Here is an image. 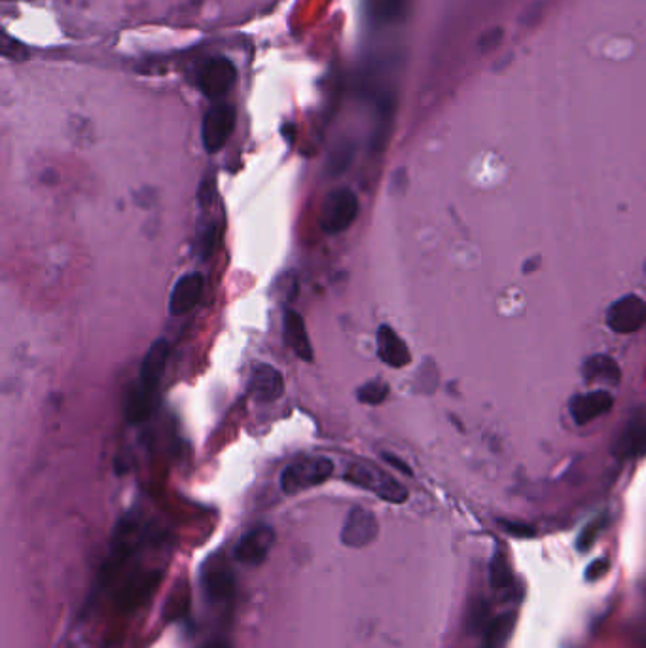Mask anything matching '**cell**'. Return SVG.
<instances>
[{
  "mask_svg": "<svg viewBox=\"0 0 646 648\" xmlns=\"http://www.w3.org/2000/svg\"><path fill=\"white\" fill-rule=\"evenodd\" d=\"M345 480L353 486L362 487L370 493H374L381 501L391 504H402L408 501V489L402 486L396 478L389 476L387 472L379 468L366 465V463H355L347 468Z\"/></svg>",
  "mask_w": 646,
  "mask_h": 648,
  "instance_id": "1",
  "label": "cell"
},
{
  "mask_svg": "<svg viewBox=\"0 0 646 648\" xmlns=\"http://www.w3.org/2000/svg\"><path fill=\"white\" fill-rule=\"evenodd\" d=\"M334 472V463L326 457H306L288 465L279 486L285 495H298L311 487L321 486Z\"/></svg>",
  "mask_w": 646,
  "mask_h": 648,
  "instance_id": "2",
  "label": "cell"
},
{
  "mask_svg": "<svg viewBox=\"0 0 646 648\" xmlns=\"http://www.w3.org/2000/svg\"><path fill=\"white\" fill-rule=\"evenodd\" d=\"M198 90L211 101L224 99L230 91L234 90L237 82V67L232 59L224 55L209 57L201 63L198 69Z\"/></svg>",
  "mask_w": 646,
  "mask_h": 648,
  "instance_id": "3",
  "label": "cell"
},
{
  "mask_svg": "<svg viewBox=\"0 0 646 648\" xmlns=\"http://www.w3.org/2000/svg\"><path fill=\"white\" fill-rule=\"evenodd\" d=\"M359 215V198L349 188H336L324 198L321 228L326 234H341L353 226Z\"/></svg>",
  "mask_w": 646,
  "mask_h": 648,
  "instance_id": "4",
  "label": "cell"
},
{
  "mask_svg": "<svg viewBox=\"0 0 646 648\" xmlns=\"http://www.w3.org/2000/svg\"><path fill=\"white\" fill-rule=\"evenodd\" d=\"M237 112L230 103H216L207 110L201 122V143L209 154L220 152L234 135Z\"/></svg>",
  "mask_w": 646,
  "mask_h": 648,
  "instance_id": "5",
  "label": "cell"
},
{
  "mask_svg": "<svg viewBox=\"0 0 646 648\" xmlns=\"http://www.w3.org/2000/svg\"><path fill=\"white\" fill-rule=\"evenodd\" d=\"M377 535H379V522L376 514L364 506H353L341 527V544L359 550L364 546H370L377 539Z\"/></svg>",
  "mask_w": 646,
  "mask_h": 648,
  "instance_id": "6",
  "label": "cell"
},
{
  "mask_svg": "<svg viewBox=\"0 0 646 648\" xmlns=\"http://www.w3.org/2000/svg\"><path fill=\"white\" fill-rule=\"evenodd\" d=\"M167 360H169V343L165 340L152 343L141 362L139 385L135 387V393L154 402L167 368Z\"/></svg>",
  "mask_w": 646,
  "mask_h": 648,
  "instance_id": "7",
  "label": "cell"
},
{
  "mask_svg": "<svg viewBox=\"0 0 646 648\" xmlns=\"http://www.w3.org/2000/svg\"><path fill=\"white\" fill-rule=\"evenodd\" d=\"M273 542H275L273 527H270V525H256V527L249 529L235 544L234 558L243 565L256 567V565L264 563V559L270 556Z\"/></svg>",
  "mask_w": 646,
  "mask_h": 648,
  "instance_id": "8",
  "label": "cell"
},
{
  "mask_svg": "<svg viewBox=\"0 0 646 648\" xmlns=\"http://www.w3.org/2000/svg\"><path fill=\"white\" fill-rule=\"evenodd\" d=\"M646 319V304L635 294L618 298L607 311V324L618 334L637 332Z\"/></svg>",
  "mask_w": 646,
  "mask_h": 648,
  "instance_id": "9",
  "label": "cell"
},
{
  "mask_svg": "<svg viewBox=\"0 0 646 648\" xmlns=\"http://www.w3.org/2000/svg\"><path fill=\"white\" fill-rule=\"evenodd\" d=\"M249 393L258 402H275L285 395V378L271 364L258 362L249 378Z\"/></svg>",
  "mask_w": 646,
  "mask_h": 648,
  "instance_id": "10",
  "label": "cell"
},
{
  "mask_svg": "<svg viewBox=\"0 0 646 648\" xmlns=\"http://www.w3.org/2000/svg\"><path fill=\"white\" fill-rule=\"evenodd\" d=\"M203 288H205V281L199 271L182 275L169 296V313L173 317H182V315L190 313L194 307L198 306Z\"/></svg>",
  "mask_w": 646,
  "mask_h": 648,
  "instance_id": "11",
  "label": "cell"
},
{
  "mask_svg": "<svg viewBox=\"0 0 646 648\" xmlns=\"http://www.w3.org/2000/svg\"><path fill=\"white\" fill-rule=\"evenodd\" d=\"M612 406H614V396L605 389H599V391H592V393L576 395L571 400L569 410H571L576 425H588V423H592L593 419H597L599 415L611 412Z\"/></svg>",
  "mask_w": 646,
  "mask_h": 648,
  "instance_id": "12",
  "label": "cell"
},
{
  "mask_svg": "<svg viewBox=\"0 0 646 648\" xmlns=\"http://www.w3.org/2000/svg\"><path fill=\"white\" fill-rule=\"evenodd\" d=\"M377 357L391 368H404L412 362L408 345L389 324H381L377 330Z\"/></svg>",
  "mask_w": 646,
  "mask_h": 648,
  "instance_id": "13",
  "label": "cell"
},
{
  "mask_svg": "<svg viewBox=\"0 0 646 648\" xmlns=\"http://www.w3.org/2000/svg\"><path fill=\"white\" fill-rule=\"evenodd\" d=\"M283 336L288 347L306 362H313V345L307 334V326L300 313L287 309L283 317Z\"/></svg>",
  "mask_w": 646,
  "mask_h": 648,
  "instance_id": "14",
  "label": "cell"
},
{
  "mask_svg": "<svg viewBox=\"0 0 646 648\" xmlns=\"http://www.w3.org/2000/svg\"><path fill=\"white\" fill-rule=\"evenodd\" d=\"M203 592L213 603L226 601L234 592V578L230 575V569L211 563V567L203 573Z\"/></svg>",
  "mask_w": 646,
  "mask_h": 648,
  "instance_id": "15",
  "label": "cell"
},
{
  "mask_svg": "<svg viewBox=\"0 0 646 648\" xmlns=\"http://www.w3.org/2000/svg\"><path fill=\"white\" fill-rule=\"evenodd\" d=\"M582 374L590 383L599 385H618L622 378L618 362L607 355H593L586 360Z\"/></svg>",
  "mask_w": 646,
  "mask_h": 648,
  "instance_id": "16",
  "label": "cell"
},
{
  "mask_svg": "<svg viewBox=\"0 0 646 648\" xmlns=\"http://www.w3.org/2000/svg\"><path fill=\"white\" fill-rule=\"evenodd\" d=\"M616 451L624 457H639L646 453V419L635 417L629 421L616 442Z\"/></svg>",
  "mask_w": 646,
  "mask_h": 648,
  "instance_id": "17",
  "label": "cell"
},
{
  "mask_svg": "<svg viewBox=\"0 0 646 648\" xmlns=\"http://www.w3.org/2000/svg\"><path fill=\"white\" fill-rule=\"evenodd\" d=\"M353 156H355V144L351 143V141H341L330 152L328 162H326V171L330 175H341L351 165Z\"/></svg>",
  "mask_w": 646,
  "mask_h": 648,
  "instance_id": "18",
  "label": "cell"
},
{
  "mask_svg": "<svg viewBox=\"0 0 646 648\" xmlns=\"http://www.w3.org/2000/svg\"><path fill=\"white\" fill-rule=\"evenodd\" d=\"M220 239V226L215 220H209L199 228L198 234V252L201 258H209L215 252L216 245Z\"/></svg>",
  "mask_w": 646,
  "mask_h": 648,
  "instance_id": "19",
  "label": "cell"
},
{
  "mask_svg": "<svg viewBox=\"0 0 646 648\" xmlns=\"http://www.w3.org/2000/svg\"><path fill=\"white\" fill-rule=\"evenodd\" d=\"M387 396H389V385L385 381H379V379L364 383L357 391V398L362 404H368V406L383 404Z\"/></svg>",
  "mask_w": 646,
  "mask_h": 648,
  "instance_id": "20",
  "label": "cell"
},
{
  "mask_svg": "<svg viewBox=\"0 0 646 648\" xmlns=\"http://www.w3.org/2000/svg\"><path fill=\"white\" fill-rule=\"evenodd\" d=\"M381 457H383V461L385 463H389L391 467L396 468L398 472H402V474H406V476H412L413 470L412 468L408 467L400 457H396V455H393V453H387V451H383L381 453Z\"/></svg>",
  "mask_w": 646,
  "mask_h": 648,
  "instance_id": "21",
  "label": "cell"
},
{
  "mask_svg": "<svg viewBox=\"0 0 646 648\" xmlns=\"http://www.w3.org/2000/svg\"><path fill=\"white\" fill-rule=\"evenodd\" d=\"M203 648H230V645L226 641H222V639H215V641L207 643Z\"/></svg>",
  "mask_w": 646,
  "mask_h": 648,
  "instance_id": "22",
  "label": "cell"
}]
</instances>
